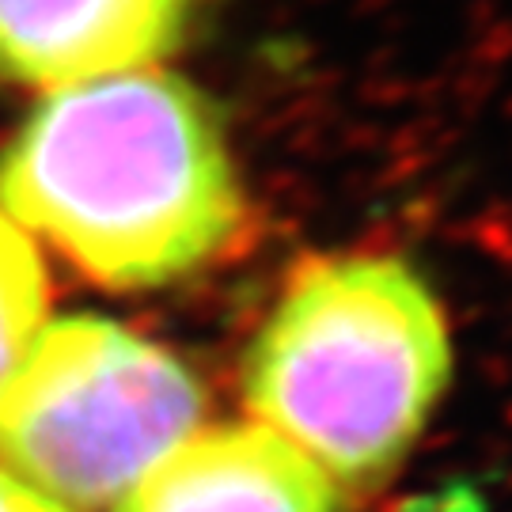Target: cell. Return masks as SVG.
I'll return each mask as SVG.
<instances>
[{
    "label": "cell",
    "instance_id": "1",
    "mask_svg": "<svg viewBox=\"0 0 512 512\" xmlns=\"http://www.w3.org/2000/svg\"><path fill=\"white\" fill-rule=\"evenodd\" d=\"M0 209L126 293L205 270L247 220L220 114L156 65L46 95L0 152Z\"/></svg>",
    "mask_w": 512,
    "mask_h": 512
},
{
    "label": "cell",
    "instance_id": "2",
    "mask_svg": "<svg viewBox=\"0 0 512 512\" xmlns=\"http://www.w3.org/2000/svg\"><path fill=\"white\" fill-rule=\"evenodd\" d=\"M448 376L444 308L403 258L311 255L243 357V403L342 494H365L410 456Z\"/></svg>",
    "mask_w": 512,
    "mask_h": 512
},
{
    "label": "cell",
    "instance_id": "3",
    "mask_svg": "<svg viewBox=\"0 0 512 512\" xmlns=\"http://www.w3.org/2000/svg\"><path fill=\"white\" fill-rule=\"evenodd\" d=\"M202 406L171 349L103 315H65L0 380V463L69 509H103L202 425Z\"/></svg>",
    "mask_w": 512,
    "mask_h": 512
},
{
    "label": "cell",
    "instance_id": "4",
    "mask_svg": "<svg viewBox=\"0 0 512 512\" xmlns=\"http://www.w3.org/2000/svg\"><path fill=\"white\" fill-rule=\"evenodd\" d=\"M194 12L198 0H0V80L61 92L152 69Z\"/></svg>",
    "mask_w": 512,
    "mask_h": 512
},
{
    "label": "cell",
    "instance_id": "5",
    "mask_svg": "<svg viewBox=\"0 0 512 512\" xmlns=\"http://www.w3.org/2000/svg\"><path fill=\"white\" fill-rule=\"evenodd\" d=\"M114 512H342V490L258 421L198 425Z\"/></svg>",
    "mask_w": 512,
    "mask_h": 512
},
{
    "label": "cell",
    "instance_id": "6",
    "mask_svg": "<svg viewBox=\"0 0 512 512\" xmlns=\"http://www.w3.org/2000/svg\"><path fill=\"white\" fill-rule=\"evenodd\" d=\"M50 281L35 239L0 209V380L46 323Z\"/></svg>",
    "mask_w": 512,
    "mask_h": 512
},
{
    "label": "cell",
    "instance_id": "7",
    "mask_svg": "<svg viewBox=\"0 0 512 512\" xmlns=\"http://www.w3.org/2000/svg\"><path fill=\"white\" fill-rule=\"evenodd\" d=\"M0 512H76L0 463Z\"/></svg>",
    "mask_w": 512,
    "mask_h": 512
}]
</instances>
